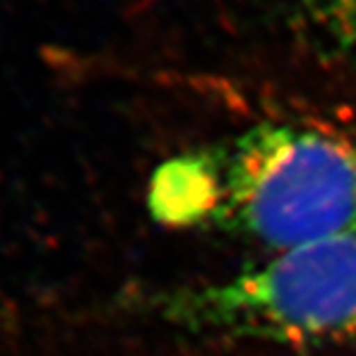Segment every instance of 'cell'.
I'll list each match as a JSON object with an SVG mask.
<instances>
[{"label":"cell","instance_id":"obj_3","mask_svg":"<svg viewBox=\"0 0 356 356\" xmlns=\"http://www.w3.org/2000/svg\"><path fill=\"white\" fill-rule=\"evenodd\" d=\"M301 4L323 38L356 10V0H301Z\"/></svg>","mask_w":356,"mask_h":356},{"label":"cell","instance_id":"obj_4","mask_svg":"<svg viewBox=\"0 0 356 356\" xmlns=\"http://www.w3.org/2000/svg\"><path fill=\"white\" fill-rule=\"evenodd\" d=\"M332 51L344 56H356V10L348 18H344L337 28L325 36Z\"/></svg>","mask_w":356,"mask_h":356},{"label":"cell","instance_id":"obj_2","mask_svg":"<svg viewBox=\"0 0 356 356\" xmlns=\"http://www.w3.org/2000/svg\"><path fill=\"white\" fill-rule=\"evenodd\" d=\"M163 309L170 323L200 334L285 346L356 343V228L175 293Z\"/></svg>","mask_w":356,"mask_h":356},{"label":"cell","instance_id":"obj_1","mask_svg":"<svg viewBox=\"0 0 356 356\" xmlns=\"http://www.w3.org/2000/svg\"><path fill=\"white\" fill-rule=\"evenodd\" d=\"M210 218L283 252L356 228V135L305 121H266L204 156Z\"/></svg>","mask_w":356,"mask_h":356}]
</instances>
